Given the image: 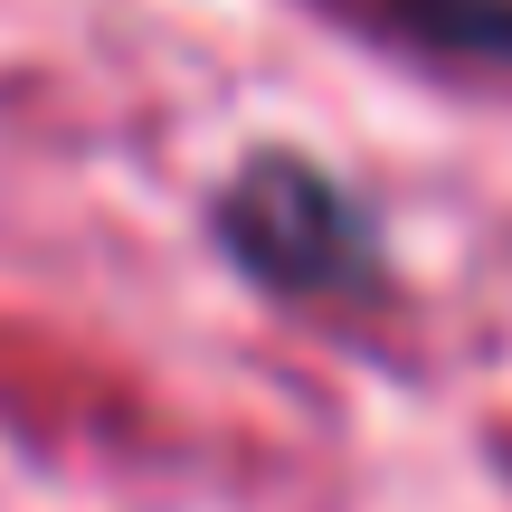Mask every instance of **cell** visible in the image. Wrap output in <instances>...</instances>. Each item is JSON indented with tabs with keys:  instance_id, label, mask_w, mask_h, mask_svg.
Instances as JSON below:
<instances>
[{
	"instance_id": "7a4b0ae2",
	"label": "cell",
	"mask_w": 512,
	"mask_h": 512,
	"mask_svg": "<svg viewBox=\"0 0 512 512\" xmlns=\"http://www.w3.org/2000/svg\"><path fill=\"white\" fill-rule=\"evenodd\" d=\"M380 29H399L408 48L437 57H512V0H361Z\"/></svg>"
},
{
	"instance_id": "6da1fadb",
	"label": "cell",
	"mask_w": 512,
	"mask_h": 512,
	"mask_svg": "<svg viewBox=\"0 0 512 512\" xmlns=\"http://www.w3.org/2000/svg\"><path fill=\"white\" fill-rule=\"evenodd\" d=\"M219 228H228V247L285 294H323V285H361L370 275V219L304 162H256L247 181L228 190Z\"/></svg>"
}]
</instances>
